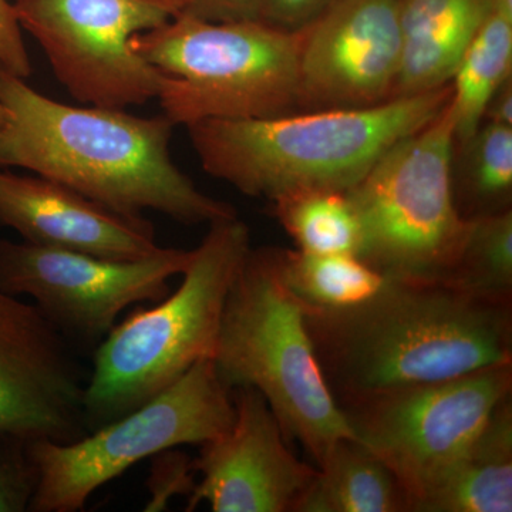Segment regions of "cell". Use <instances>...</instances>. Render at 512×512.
Returning a JSON list of instances; mask_svg holds the SVG:
<instances>
[{"label":"cell","instance_id":"6da1fadb","mask_svg":"<svg viewBox=\"0 0 512 512\" xmlns=\"http://www.w3.org/2000/svg\"><path fill=\"white\" fill-rule=\"evenodd\" d=\"M303 311L340 407L512 362V302L447 281L387 278L359 305Z\"/></svg>","mask_w":512,"mask_h":512},{"label":"cell","instance_id":"7a4b0ae2","mask_svg":"<svg viewBox=\"0 0 512 512\" xmlns=\"http://www.w3.org/2000/svg\"><path fill=\"white\" fill-rule=\"evenodd\" d=\"M0 70V168H23L124 217L156 211L181 224L237 217L198 190L170 156L174 123L120 109L74 107Z\"/></svg>","mask_w":512,"mask_h":512},{"label":"cell","instance_id":"3957f363","mask_svg":"<svg viewBox=\"0 0 512 512\" xmlns=\"http://www.w3.org/2000/svg\"><path fill=\"white\" fill-rule=\"evenodd\" d=\"M451 94L448 84L366 109L204 120L187 128L205 173L248 197L274 201L293 191L346 192L394 144L436 119Z\"/></svg>","mask_w":512,"mask_h":512},{"label":"cell","instance_id":"277c9868","mask_svg":"<svg viewBox=\"0 0 512 512\" xmlns=\"http://www.w3.org/2000/svg\"><path fill=\"white\" fill-rule=\"evenodd\" d=\"M251 232L237 217L210 224L177 291L128 315L93 352L84 417L93 431L126 416L212 359L229 289L251 251Z\"/></svg>","mask_w":512,"mask_h":512},{"label":"cell","instance_id":"5b68a950","mask_svg":"<svg viewBox=\"0 0 512 512\" xmlns=\"http://www.w3.org/2000/svg\"><path fill=\"white\" fill-rule=\"evenodd\" d=\"M229 390L264 396L286 440L315 467L340 439H356L330 392L306 328L303 305L276 269L274 247L251 248L229 289L214 356Z\"/></svg>","mask_w":512,"mask_h":512},{"label":"cell","instance_id":"8992f818","mask_svg":"<svg viewBox=\"0 0 512 512\" xmlns=\"http://www.w3.org/2000/svg\"><path fill=\"white\" fill-rule=\"evenodd\" d=\"M131 49L165 74L158 100L174 126L295 113L301 30L264 20L208 22L178 13Z\"/></svg>","mask_w":512,"mask_h":512},{"label":"cell","instance_id":"52a82bcc","mask_svg":"<svg viewBox=\"0 0 512 512\" xmlns=\"http://www.w3.org/2000/svg\"><path fill=\"white\" fill-rule=\"evenodd\" d=\"M454 127L448 101L346 191L362 231L357 258L386 278L446 281L456 262L468 220L454 201Z\"/></svg>","mask_w":512,"mask_h":512},{"label":"cell","instance_id":"ba28073f","mask_svg":"<svg viewBox=\"0 0 512 512\" xmlns=\"http://www.w3.org/2000/svg\"><path fill=\"white\" fill-rule=\"evenodd\" d=\"M234 417L231 390L221 382L214 360H201L150 402L83 439L30 443L36 487L28 511L83 510L94 491L138 461L168 448L217 439Z\"/></svg>","mask_w":512,"mask_h":512},{"label":"cell","instance_id":"9c48e42d","mask_svg":"<svg viewBox=\"0 0 512 512\" xmlns=\"http://www.w3.org/2000/svg\"><path fill=\"white\" fill-rule=\"evenodd\" d=\"M20 28L83 104L124 110L158 99L165 74L131 49L181 12L175 0H15Z\"/></svg>","mask_w":512,"mask_h":512},{"label":"cell","instance_id":"30bf717a","mask_svg":"<svg viewBox=\"0 0 512 512\" xmlns=\"http://www.w3.org/2000/svg\"><path fill=\"white\" fill-rule=\"evenodd\" d=\"M511 394L512 362L376 394L340 409L356 439L375 451L400 481L410 512L421 491Z\"/></svg>","mask_w":512,"mask_h":512},{"label":"cell","instance_id":"8fae6325","mask_svg":"<svg viewBox=\"0 0 512 512\" xmlns=\"http://www.w3.org/2000/svg\"><path fill=\"white\" fill-rule=\"evenodd\" d=\"M192 251L161 248L140 259L100 258L0 238V291L29 296L80 353H92L120 313L170 293Z\"/></svg>","mask_w":512,"mask_h":512},{"label":"cell","instance_id":"7c38bea8","mask_svg":"<svg viewBox=\"0 0 512 512\" xmlns=\"http://www.w3.org/2000/svg\"><path fill=\"white\" fill-rule=\"evenodd\" d=\"M80 356L35 303L0 291V443L67 444L89 434Z\"/></svg>","mask_w":512,"mask_h":512},{"label":"cell","instance_id":"4fadbf2b","mask_svg":"<svg viewBox=\"0 0 512 512\" xmlns=\"http://www.w3.org/2000/svg\"><path fill=\"white\" fill-rule=\"evenodd\" d=\"M400 55L399 0H339L301 29L296 111L392 100Z\"/></svg>","mask_w":512,"mask_h":512},{"label":"cell","instance_id":"5bb4252c","mask_svg":"<svg viewBox=\"0 0 512 512\" xmlns=\"http://www.w3.org/2000/svg\"><path fill=\"white\" fill-rule=\"evenodd\" d=\"M235 417L192 460L200 483L187 511L207 503L214 512H293L318 468L293 454L264 396L252 387L231 390Z\"/></svg>","mask_w":512,"mask_h":512},{"label":"cell","instance_id":"9a60e30c","mask_svg":"<svg viewBox=\"0 0 512 512\" xmlns=\"http://www.w3.org/2000/svg\"><path fill=\"white\" fill-rule=\"evenodd\" d=\"M0 227L29 244L100 258L140 259L161 249L146 217H124L39 175L0 171Z\"/></svg>","mask_w":512,"mask_h":512},{"label":"cell","instance_id":"2e32d148","mask_svg":"<svg viewBox=\"0 0 512 512\" xmlns=\"http://www.w3.org/2000/svg\"><path fill=\"white\" fill-rule=\"evenodd\" d=\"M491 10L493 0H399L402 55L393 99L451 84Z\"/></svg>","mask_w":512,"mask_h":512},{"label":"cell","instance_id":"e0dca14e","mask_svg":"<svg viewBox=\"0 0 512 512\" xmlns=\"http://www.w3.org/2000/svg\"><path fill=\"white\" fill-rule=\"evenodd\" d=\"M512 511V394L414 500L410 512Z\"/></svg>","mask_w":512,"mask_h":512},{"label":"cell","instance_id":"ac0fdd59","mask_svg":"<svg viewBox=\"0 0 512 512\" xmlns=\"http://www.w3.org/2000/svg\"><path fill=\"white\" fill-rule=\"evenodd\" d=\"M293 512H409L389 466L357 439L335 441Z\"/></svg>","mask_w":512,"mask_h":512},{"label":"cell","instance_id":"d6986e66","mask_svg":"<svg viewBox=\"0 0 512 512\" xmlns=\"http://www.w3.org/2000/svg\"><path fill=\"white\" fill-rule=\"evenodd\" d=\"M453 192L464 220L512 210V127L483 121L454 143Z\"/></svg>","mask_w":512,"mask_h":512},{"label":"cell","instance_id":"ffe728a7","mask_svg":"<svg viewBox=\"0 0 512 512\" xmlns=\"http://www.w3.org/2000/svg\"><path fill=\"white\" fill-rule=\"evenodd\" d=\"M275 264L289 292L302 305L342 309L372 298L387 278L350 254L319 255L274 247Z\"/></svg>","mask_w":512,"mask_h":512},{"label":"cell","instance_id":"44dd1931","mask_svg":"<svg viewBox=\"0 0 512 512\" xmlns=\"http://www.w3.org/2000/svg\"><path fill=\"white\" fill-rule=\"evenodd\" d=\"M512 77V18L491 10L451 80L454 143H463L483 123L488 100Z\"/></svg>","mask_w":512,"mask_h":512},{"label":"cell","instance_id":"7402d4cb","mask_svg":"<svg viewBox=\"0 0 512 512\" xmlns=\"http://www.w3.org/2000/svg\"><path fill=\"white\" fill-rule=\"evenodd\" d=\"M272 214L296 249L309 254H359L362 231L346 192L302 190L271 201Z\"/></svg>","mask_w":512,"mask_h":512},{"label":"cell","instance_id":"603a6c76","mask_svg":"<svg viewBox=\"0 0 512 512\" xmlns=\"http://www.w3.org/2000/svg\"><path fill=\"white\" fill-rule=\"evenodd\" d=\"M447 282L498 302H512V210L468 220Z\"/></svg>","mask_w":512,"mask_h":512},{"label":"cell","instance_id":"cb8c5ba5","mask_svg":"<svg viewBox=\"0 0 512 512\" xmlns=\"http://www.w3.org/2000/svg\"><path fill=\"white\" fill-rule=\"evenodd\" d=\"M29 444L8 440L0 443V512L29 510L36 487V470Z\"/></svg>","mask_w":512,"mask_h":512},{"label":"cell","instance_id":"d4e9b609","mask_svg":"<svg viewBox=\"0 0 512 512\" xmlns=\"http://www.w3.org/2000/svg\"><path fill=\"white\" fill-rule=\"evenodd\" d=\"M195 476L192 458L177 447L154 456L146 484L150 501L144 511H163L174 497H190L197 484Z\"/></svg>","mask_w":512,"mask_h":512},{"label":"cell","instance_id":"484cf974","mask_svg":"<svg viewBox=\"0 0 512 512\" xmlns=\"http://www.w3.org/2000/svg\"><path fill=\"white\" fill-rule=\"evenodd\" d=\"M0 70L22 79H28L32 74L22 28L9 0H0Z\"/></svg>","mask_w":512,"mask_h":512},{"label":"cell","instance_id":"4316f807","mask_svg":"<svg viewBox=\"0 0 512 512\" xmlns=\"http://www.w3.org/2000/svg\"><path fill=\"white\" fill-rule=\"evenodd\" d=\"M339 0H265L261 20L291 32H298Z\"/></svg>","mask_w":512,"mask_h":512},{"label":"cell","instance_id":"83f0119b","mask_svg":"<svg viewBox=\"0 0 512 512\" xmlns=\"http://www.w3.org/2000/svg\"><path fill=\"white\" fill-rule=\"evenodd\" d=\"M265 0H183L180 13L208 22H241L261 18Z\"/></svg>","mask_w":512,"mask_h":512},{"label":"cell","instance_id":"f1b7e54d","mask_svg":"<svg viewBox=\"0 0 512 512\" xmlns=\"http://www.w3.org/2000/svg\"><path fill=\"white\" fill-rule=\"evenodd\" d=\"M483 121L512 127V77L505 80L488 100Z\"/></svg>","mask_w":512,"mask_h":512},{"label":"cell","instance_id":"f546056e","mask_svg":"<svg viewBox=\"0 0 512 512\" xmlns=\"http://www.w3.org/2000/svg\"><path fill=\"white\" fill-rule=\"evenodd\" d=\"M493 9L512 18V0H493Z\"/></svg>","mask_w":512,"mask_h":512},{"label":"cell","instance_id":"4dcf8cb0","mask_svg":"<svg viewBox=\"0 0 512 512\" xmlns=\"http://www.w3.org/2000/svg\"><path fill=\"white\" fill-rule=\"evenodd\" d=\"M6 120V110L3 107V104L0 103V130H2L3 124H5Z\"/></svg>","mask_w":512,"mask_h":512},{"label":"cell","instance_id":"1f68e13d","mask_svg":"<svg viewBox=\"0 0 512 512\" xmlns=\"http://www.w3.org/2000/svg\"><path fill=\"white\" fill-rule=\"evenodd\" d=\"M175 2L180 3V5H181V10H183V0H175Z\"/></svg>","mask_w":512,"mask_h":512}]
</instances>
